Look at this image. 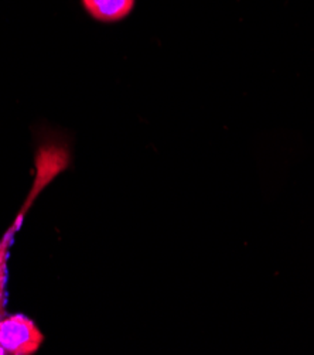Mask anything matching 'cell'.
<instances>
[{
  "label": "cell",
  "instance_id": "cell-1",
  "mask_svg": "<svg viewBox=\"0 0 314 355\" xmlns=\"http://www.w3.org/2000/svg\"><path fill=\"white\" fill-rule=\"evenodd\" d=\"M69 164V150L65 145L58 141H50L43 144L36 155V179H34V187L17 216L16 221L6 231L3 238L0 239V320L6 315V283H8V261L10 254V245L13 242L15 234L21 227L24 214L33 201L36 200L37 194L57 177L62 170Z\"/></svg>",
  "mask_w": 314,
  "mask_h": 355
},
{
  "label": "cell",
  "instance_id": "cell-2",
  "mask_svg": "<svg viewBox=\"0 0 314 355\" xmlns=\"http://www.w3.org/2000/svg\"><path fill=\"white\" fill-rule=\"evenodd\" d=\"M44 343V334L24 314L5 315L0 320V351L10 355H31Z\"/></svg>",
  "mask_w": 314,
  "mask_h": 355
},
{
  "label": "cell",
  "instance_id": "cell-3",
  "mask_svg": "<svg viewBox=\"0 0 314 355\" xmlns=\"http://www.w3.org/2000/svg\"><path fill=\"white\" fill-rule=\"evenodd\" d=\"M85 13L98 23L123 21L136 8V0H80Z\"/></svg>",
  "mask_w": 314,
  "mask_h": 355
}]
</instances>
